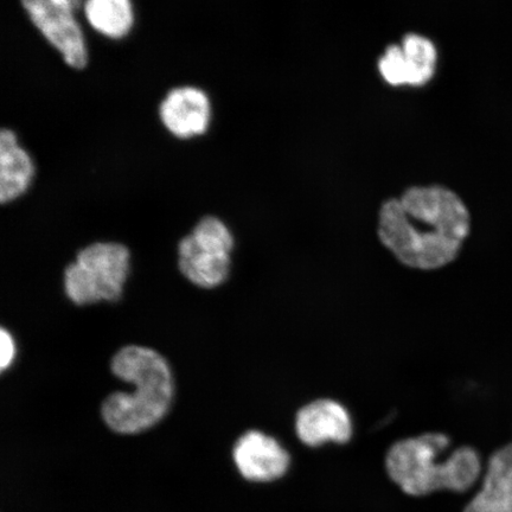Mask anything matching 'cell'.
Listing matches in <instances>:
<instances>
[{
  "mask_svg": "<svg viewBox=\"0 0 512 512\" xmlns=\"http://www.w3.org/2000/svg\"><path fill=\"white\" fill-rule=\"evenodd\" d=\"M469 208L445 185H414L381 204L376 234L408 270L435 272L453 264L469 239Z\"/></svg>",
  "mask_w": 512,
  "mask_h": 512,
  "instance_id": "obj_1",
  "label": "cell"
},
{
  "mask_svg": "<svg viewBox=\"0 0 512 512\" xmlns=\"http://www.w3.org/2000/svg\"><path fill=\"white\" fill-rule=\"evenodd\" d=\"M235 238L226 223L206 216L179 242L178 268L192 285L213 290L226 283Z\"/></svg>",
  "mask_w": 512,
  "mask_h": 512,
  "instance_id": "obj_5",
  "label": "cell"
},
{
  "mask_svg": "<svg viewBox=\"0 0 512 512\" xmlns=\"http://www.w3.org/2000/svg\"><path fill=\"white\" fill-rule=\"evenodd\" d=\"M35 176V165L18 143L14 131L0 133V202L11 203L27 192Z\"/></svg>",
  "mask_w": 512,
  "mask_h": 512,
  "instance_id": "obj_12",
  "label": "cell"
},
{
  "mask_svg": "<svg viewBox=\"0 0 512 512\" xmlns=\"http://www.w3.org/2000/svg\"><path fill=\"white\" fill-rule=\"evenodd\" d=\"M451 444V438L441 432H426L396 441L384 460L389 478L412 497H425L438 491L465 494L477 489L486 465L482 454L469 445L450 452Z\"/></svg>",
  "mask_w": 512,
  "mask_h": 512,
  "instance_id": "obj_2",
  "label": "cell"
},
{
  "mask_svg": "<svg viewBox=\"0 0 512 512\" xmlns=\"http://www.w3.org/2000/svg\"><path fill=\"white\" fill-rule=\"evenodd\" d=\"M85 0H22L32 24L53 46L69 67L87 66L85 35L78 21V12Z\"/></svg>",
  "mask_w": 512,
  "mask_h": 512,
  "instance_id": "obj_6",
  "label": "cell"
},
{
  "mask_svg": "<svg viewBox=\"0 0 512 512\" xmlns=\"http://www.w3.org/2000/svg\"><path fill=\"white\" fill-rule=\"evenodd\" d=\"M240 475L254 483H271L286 476L291 454L272 435L259 430L243 433L233 448Z\"/></svg>",
  "mask_w": 512,
  "mask_h": 512,
  "instance_id": "obj_9",
  "label": "cell"
},
{
  "mask_svg": "<svg viewBox=\"0 0 512 512\" xmlns=\"http://www.w3.org/2000/svg\"><path fill=\"white\" fill-rule=\"evenodd\" d=\"M294 431L307 447L345 445L354 435V421L341 401L319 398L300 407L294 418Z\"/></svg>",
  "mask_w": 512,
  "mask_h": 512,
  "instance_id": "obj_8",
  "label": "cell"
},
{
  "mask_svg": "<svg viewBox=\"0 0 512 512\" xmlns=\"http://www.w3.org/2000/svg\"><path fill=\"white\" fill-rule=\"evenodd\" d=\"M131 272V252L123 243L94 242L82 248L63 273V288L75 305L115 303Z\"/></svg>",
  "mask_w": 512,
  "mask_h": 512,
  "instance_id": "obj_4",
  "label": "cell"
},
{
  "mask_svg": "<svg viewBox=\"0 0 512 512\" xmlns=\"http://www.w3.org/2000/svg\"><path fill=\"white\" fill-rule=\"evenodd\" d=\"M83 11L88 24L96 32L113 40L124 38L133 28L131 0H85Z\"/></svg>",
  "mask_w": 512,
  "mask_h": 512,
  "instance_id": "obj_13",
  "label": "cell"
},
{
  "mask_svg": "<svg viewBox=\"0 0 512 512\" xmlns=\"http://www.w3.org/2000/svg\"><path fill=\"white\" fill-rule=\"evenodd\" d=\"M160 120L172 136L190 139L206 133L211 119L208 95L200 88L172 89L159 108Z\"/></svg>",
  "mask_w": 512,
  "mask_h": 512,
  "instance_id": "obj_10",
  "label": "cell"
},
{
  "mask_svg": "<svg viewBox=\"0 0 512 512\" xmlns=\"http://www.w3.org/2000/svg\"><path fill=\"white\" fill-rule=\"evenodd\" d=\"M437 64V47L430 38L408 34L384 51L379 72L390 86L422 87L434 78Z\"/></svg>",
  "mask_w": 512,
  "mask_h": 512,
  "instance_id": "obj_7",
  "label": "cell"
},
{
  "mask_svg": "<svg viewBox=\"0 0 512 512\" xmlns=\"http://www.w3.org/2000/svg\"><path fill=\"white\" fill-rule=\"evenodd\" d=\"M111 371L134 390L112 393L102 402L101 416L110 430L143 433L168 415L175 399V377L160 352L145 345H126L115 352Z\"/></svg>",
  "mask_w": 512,
  "mask_h": 512,
  "instance_id": "obj_3",
  "label": "cell"
},
{
  "mask_svg": "<svg viewBox=\"0 0 512 512\" xmlns=\"http://www.w3.org/2000/svg\"><path fill=\"white\" fill-rule=\"evenodd\" d=\"M463 512H512V443L486 460L484 476Z\"/></svg>",
  "mask_w": 512,
  "mask_h": 512,
  "instance_id": "obj_11",
  "label": "cell"
},
{
  "mask_svg": "<svg viewBox=\"0 0 512 512\" xmlns=\"http://www.w3.org/2000/svg\"><path fill=\"white\" fill-rule=\"evenodd\" d=\"M16 341L11 332L2 329L0 330V369L2 373L8 370L16 358Z\"/></svg>",
  "mask_w": 512,
  "mask_h": 512,
  "instance_id": "obj_14",
  "label": "cell"
}]
</instances>
